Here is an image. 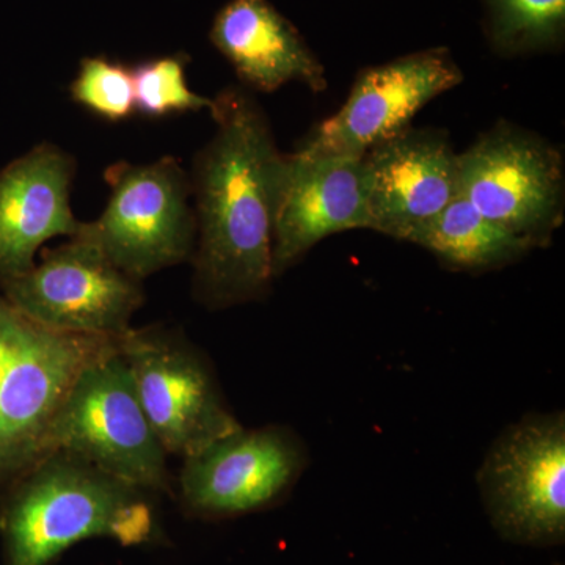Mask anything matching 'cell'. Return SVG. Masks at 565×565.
Here are the masks:
<instances>
[{
  "mask_svg": "<svg viewBox=\"0 0 565 565\" xmlns=\"http://www.w3.org/2000/svg\"><path fill=\"white\" fill-rule=\"evenodd\" d=\"M212 139L193 159V297L210 310L262 300L273 288L274 222L285 154L245 87L212 98Z\"/></svg>",
  "mask_w": 565,
  "mask_h": 565,
  "instance_id": "1",
  "label": "cell"
},
{
  "mask_svg": "<svg viewBox=\"0 0 565 565\" xmlns=\"http://www.w3.org/2000/svg\"><path fill=\"white\" fill-rule=\"evenodd\" d=\"M154 494L79 457L51 452L0 493L3 565H50L93 537L152 544L159 535Z\"/></svg>",
  "mask_w": 565,
  "mask_h": 565,
  "instance_id": "2",
  "label": "cell"
},
{
  "mask_svg": "<svg viewBox=\"0 0 565 565\" xmlns=\"http://www.w3.org/2000/svg\"><path fill=\"white\" fill-rule=\"evenodd\" d=\"M115 345L111 338L47 329L0 292V493L46 456L74 382Z\"/></svg>",
  "mask_w": 565,
  "mask_h": 565,
  "instance_id": "3",
  "label": "cell"
},
{
  "mask_svg": "<svg viewBox=\"0 0 565 565\" xmlns=\"http://www.w3.org/2000/svg\"><path fill=\"white\" fill-rule=\"evenodd\" d=\"M66 452L152 493H172L167 452L152 430L118 345L82 371L52 424L46 456Z\"/></svg>",
  "mask_w": 565,
  "mask_h": 565,
  "instance_id": "4",
  "label": "cell"
},
{
  "mask_svg": "<svg viewBox=\"0 0 565 565\" xmlns=\"http://www.w3.org/2000/svg\"><path fill=\"white\" fill-rule=\"evenodd\" d=\"M104 180L109 202L96 221L82 222L115 266L145 280L191 262L196 243L191 180L181 161L163 156L148 163L115 162Z\"/></svg>",
  "mask_w": 565,
  "mask_h": 565,
  "instance_id": "5",
  "label": "cell"
},
{
  "mask_svg": "<svg viewBox=\"0 0 565 565\" xmlns=\"http://www.w3.org/2000/svg\"><path fill=\"white\" fill-rule=\"evenodd\" d=\"M457 188L476 211L545 248L563 226V152L535 134L498 122L457 154Z\"/></svg>",
  "mask_w": 565,
  "mask_h": 565,
  "instance_id": "6",
  "label": "cell"
},
{
  "mask_svg": "<svg viewBox=\"0 0 565 565\" xmlns=\"http://www.w3.org/2000/svg\"><path fill=\"white\" fill-rule=\"evenodd\" d=\"M117 345L167 455L185 459L243 427L204 353L178 330L131 327Z\"/></svg>",
  "mask_w": 565,
  "mask_h": 565,
  "instance_id": "7",
  "label": "cell"
},
{
  "mask_svg": "<svg viewBox=\"0 0 565 565\" xmlns=\"http://www.w3.org/2000/svg\"><path fill=\"white\" fill-rule=\"evenodd\" d=\"M0 291L47 329L111 340L131 329L145 303L141 281L115 266L82 226L24 274L0 278Z\"/></svg>",
  "mask_w": 565,
  "mask_h": 565,
  "instance_id": "8",
  "label": "cell"
},
{
  "mask_svg": "<svg viewBox=\"0 0 565 565\" xmlns=\"http://www.w3.org/2000/svg\"><path fill=\"white\" fill-rule=\"evenodd\" d=\"M487 514L511 542L555 545L565 535V416L530 415L505 427L478 471Z\"/></svg>",
  "mask_w": 565,
  "mask_h": 565,
  "instance_id": "9",
  "label": "cell"
},
{
  "mask_svg": "<svg viewBox=\"0 0 565 565\" xmlns=\"http://www.w3.org/2000/svg\"><path fill=\"white\" fill-rule=\"evenodd\" d=\"M463 81L446 47L414 52L360 71L341 109L300 145L299 154L363 156L411 128L415 115Z\"/></svg>",
  "mask_w": 565,
  "mask_h": 565,
  "instance_id": "10",
  "label": "cell"
},
{
  "mask_svg": "<svg viewBox=\"0 0 565 565\" xmlns=\"http://www.w3.org/2000/svg\"><path fill=\"white\" fill-rule=\"evenodd\" d=\"M181 503L193 515L233 516L280 500L308 463L302 441L288 427L241 429L185 457Z\"/></svg>",
  "mask_w": 565,
  "mask_h": 565,
  "instance_id": "11",
  "label": "cell"
},
{
  "mask_svg": "<svg viewBox=\"0 0 565 565\" xmlns=\"http://www.w3.org/2000/svg\"><path fill=\"white\" fill-rule=\"evenodd\" d=\"M370 226L363 156L285 154L274 222L275 278L326 237Z\"/></svg>",
  "mask_w": 565,
  "mask_h": 565,
  "instance_id": "12",
  "label": "cell"
},
{
  "mask_svg": "<svg viewBox=\"0 0 565 565\" xmlns=\"http://www.w3.org/2000/svg\"><path fill=\"white\" fill-rule=\"evenodd\" d=\"M373 232L405 241L459 195L457 152L445 132L412 129L363 154Z\"/></svg>",
  "mask_w": 565,
  "mask_h": 565,
  "instance_id": "13",
  "label": "cell"
},
{
  "mask_svg": "<svg viewBox=\"0 0 565 565\" xmlns=\"http://www.w3.org/2000/svg\"><path fill=\"white\" fill-rule=\"evenodd\" d=\"M76 159L43 141L0 170V278L24 274L54 237H73L82 222L71 207Z\"/></svg>",
  "mask_w": 565,
  "mask_h": 565,
  "instance_id": "14",
  "label": "cell"
},
{
  "mask_svg": "<svg viewBox=\"0 0 565 565\" xmlns=\"http://www.w3.org/2000/svg\"><path fill=\"white\" fill-rule=\"evenodd\" d=\"M210 39L252 90L273 93L289 82L316 93L327 88L321 61L269 0H230L215 14Z\"/></svg>",
  "mask_w": 565,
  "mask_h": 565,
  "instance_id": "15",
  "label": "cell"
},
{
  "mask_svg": "<svg viewBox=\"0 0 565 565\" xmlns=\"http://www.w3.org/2000/svg\"><path fill=\"white\" fill-rule=\"evenodd\" d=\"M407 243L426 248L448 269L465 273L500 269L535 250L533 244L476 211L462 195L416 230Z\"/></svg>",
  "mask_w": 565,
  "mask_h": 565,
  "instance_id": "16",
  "label": "cell"
},
{
  "mask_svg": "<svg viewBox=\"0 0 565 565\" xmlns=\"http://www.w3.org/2000/svg\"><path fill=\"white\" fill-rule=\"evenodd\" d=\"M486 35L501 57L559 50L565 39V0H482Z\"/></svg>",
  "mask_w": 565,
  "mask_h": 565,
  "instance_id": "17",
  "label": "cell"
},
{
  "mask_svg": "<svg viewBox=\"0 0 565 565\" xmlns=\"http://www.w3.org/2000/svg\"><path fill=\"white\" fill-rule=\"evenodd\" d=\"M182 54L151 58L132 66L137 114L163 118L188 111L211 110L212 98L199 95L189 87Z\"/></svg>",
  "mask_w": 565,
  "mask_h": 565,
  "instance_id": "18",
  "label": "cell"
},
{
  "mask_svg": "<svg viewBox=\"0 0 565 565\" xmlns=\"http://www.w3.org/2000/svg\"><path fill=\"white\" fill-rule=\"evenodd\" d=\"M70 95L82 109L109 122L126 121L137 114L131 66L106 55L81 62Z\"/></svg>",
  "mask_w": 565,
  "mask_h": 565,
  "instance_id": "19",
  "label": "cell"
}]
</instances>
